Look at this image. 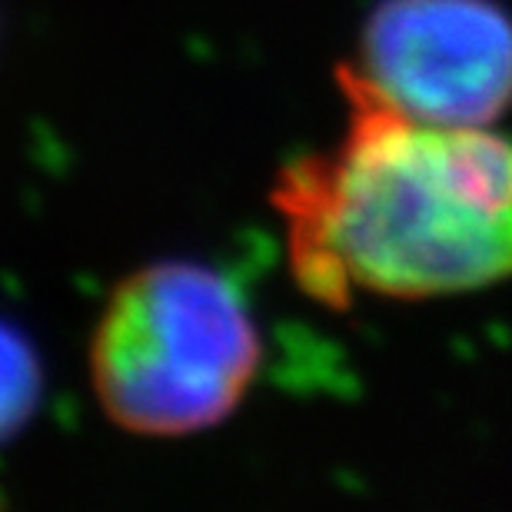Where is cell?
<instances>
[{
    "label": "cell",
    "mask_w": 512,
    "mask_h": 512,
    "mask_svg": "<svg viewBox=\"0 0 512 512\" xmlns=\"http://www.w3.org/2000/svg\"><path fill=\"white\" fill-rule=\"evenodd\" d=\"M336 77L343 140L273 187L300 290L343 310L356 296L429 300L512 276V143L399 114L350 67Z\"/></svg>",
    "instance_id": "1"
},
{
    "label": "cell",
    "mask_w": 512,
    "mask_h": 512,
    "mask_svg": "<svg viewBox=\"0 0 512 512\" xmlns=\"http://www.w3.org/2000/svg\"><path fill=\"white\" fill-rule=\"evenodd\" d=\"M260 333L227 276L197 263L130 273L90 336V389L124 433L190 436L243 403Z\"/></svg>",
    "instance_id": "2"
},
{
    "label": "cell",
    "mask_w": 512,
    "mask_h": 512,
    "mask_svg": "<svg viewBox=\"0 0 512 512\" xmlns=\"http://www.w3.org/2000/svg\"><path fill=\"white\" fill-rule=\"evenodd\" d=\"M350 70L413 120L489 127L512 107V17L489 0H383Z\"/></svg>",
    "instance_id": "3"
},
{
    "label": "cell",
    "mask_w": 512,
    "mask_h": 512,
    "mask_svg": "<svg viewBox=\"0 0 512 512\" xmlns=\"http://www.w3.org/2000/svg\"><path fill=\"white\" fill-rule=\"evenodd\" d=\"M37 403V363L34 353L0 326V439L24 423Z\"/></svg>",
    "instance_id": "4"
}]
</instances>
